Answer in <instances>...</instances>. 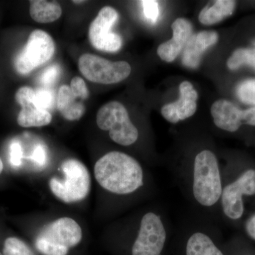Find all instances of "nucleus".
<instances>
[{
  "label": "nucleus",
  "instance_id": "obj_1",
  "mask_svg": "<svg viewBox=\"0 0 255 255\" xmlns=\"http://www.w3.org/2000/svg\"><path fill=\"white\" fill-rule=\"evenodd\" d=\"M97 182L110 192L128 194L143 184V172L140 164L131 156L112 151L101 157L95 165Z\"/></svg>",
  "mask_w": 255,
  "mask_h": 255
},
{
  "label": "nucleus",
  "instance_id": "obj_2",
  "mask_svg": "<svg viewBox=\"0 0 255 255\" xmlns=\"http://www.w3.org/2000/svg\"><path fill=\"white\" fill-rule=\"evenodd\" d=\"M222 192L221 174L216 155L210 150L201 151L194 161V198L202 206H212L219 200Z\"/></svg>",
  "mask_w": 255,
  "mask_h": 255
},
{
  "label": "nucleus",
  "instance_id": "obj_3",
  "mask_svg": "<svg viewBox=\"0 0 255 255\" xmlns=\"http://www.w3.org/2000/svg\"><path fill=\"white\" fill-rule=\"evenodd\" d=\"M65 178L50 179L49 187L53 194L63 202H78L83 200L90 193L91 179L85 164L75 159H69L62 164Z\"/></svg>",
  "mask_w": 255,
  "mask_h": 255
},
{
  "label": "nucleus",
  "instance_id": "obj_4",
  "mask_svg": "<svg viewBox=\"0 0 255 255\" xmlns=\"http://www.w3.org/2000/svg\"><path fill=\"white\" fill-rule=\"evenodd\" d=\"M97 124L101 130L110 131L111 139L119 145H132L138 137V130L130 120L127 109L116 101L101 107L97 114Z\"/></svg>",
  "mask_w": 255,
  "mask_h": 255
},
{
  "label": "nucleus",
  "instance_id": "obj_5",
  "mask_svg": "<svg viewBox=\"0 0 255 255\" xmlns=\"http://www.w3.org/2000/svg\"><path fill=\"white\" fill-rule=\"evenodd\" d=\"M78 68L89 81L103 85L123 81L131 73L130 65L127 62H112L90 53L80 56Z\"/></svg>",
  "mask_w": 255,
  "mask_h": 255
},
{
  "label": "nucleus",
  "instance_id": "obj_6",
  "mask_svg": "<svg viewBox=\"0 0 255 255\" xmlns=\"http://www.w3.org/2000/svg\"><path fill=\"white\" fill-rule=\"evenodd\" d=\"M55 51V45L52 37L43 30H34L16 56L15 68L18 73L26 75L51 59Z\"/></svg>",
  "mask_w": 255,
  "mask_h": 255
},
{
  "label": "nucleus",
  "instance_id": "obj_7",
  "mask_svg": "<svg viewBox=\"0 0 255 255\" xmlns=\"http://www.w3.org/2000/svg\"><path fill=\"white\" fill-rule=\"evenodd\" d=\"M119 16L117 10L111 6L100 9L89 28V40L96 49L112 53L121 49L122 38L112 31Z\"/></svg>",
  "mask_w": 255,
  "mask_h": 255
},
{
  "label": "nucleus",
  "instance_id": "obj_8",
  "mask_svg": "<svg viewBox=\"0 0 255 255\" xmlns=\"http://www.w3.org/2000/svg\"><path fill=\"white\" fill-rule=\"evenodd\" d=\"M166 231L160 218L154 213L142 217L132 255H159L165 244Z\"/></svg>",
  "mask_w": 255,
  "mask_h": 255
},
{
  "label": "nucleus",
  "instance_id": "obj_9",
  "mask_svg": "<svg viewBox=\"0 0 255 255\" xmlns=\"http://www.w3.org/2000/svg\"><path fill=\"white\" fill-rule=\"evenodd\" d=\"M255 194V170L251 169L223 189L221 196L225 214L231 219H240L244 211L242 195Z\"/></svg>",
  "mask_w": 255,
  "mask_h": 255
},
{
  "label": "nucleus",
  "instance_id": "obj_10",
  "mask_svg": "<svg viewBox=\"0 0 255 255\" xmlns=\"http://www.w3.org/2000/svg\"><path fill=\"white\" fill-rule=\"evenodd\" d=\"M215 125L226 131L235 132L242 124L255 126V107L241 110L226 100L216 101L211 109Z\"/></svg>",
  "mask_w": 255,
  "mask_h": 255
},
{
  "label": "nucleus",
  "instance_id": "obj_11",
  "mask_svg": "<svg viewBox=\"0 0 255 255\" xmlns=\"http://www.w3.org/2000/svg\"><path fill=\"white\" fill-rule=\"evenodd\" d=\"M82 238L80 225L73 219L64 217L44 226L36 239L69 250L78 245Z\"/></svg>",
  "mask_w": 255,
  "mask_h": 255
},
{
  "label": "nucleus",
  "instance_id": "obj_12",
  "mask_svg": "<svg viewBox=\"0 0 255 255\" xmlns=\"http://www.w3.org/2000/svg\"><path fill=\"white\" fill-rule=\"evenodd\" d=\"M36 91L30 87H20L15 100L21 106L17 123L23 128L45 127L50 124L52 116L48 110L38 108L34 104Z\"/></svg>",
  "mask_w": 255,
  "mask_h": 255
},
{
  "label": "nucleus",
  "instance_id": "obj_13",
  "mask_svg": "<svg viewBox=\"0 0 255 255\" xmlns=\"http://www.w3.org/2000/svg\"><path fill=\"white\" fill-rule=\"evenodd\" d=\"M179 100L161 109L162 117L170 123L177 124L192 117L197 109L198 93L191 82H182L179 85Z\"/></svg>",
  "mask_w": 255,
  "mask_h": 255
},
{
  "label": "nucleus",
  "instance_id": "obj_14",
  "mask_svg": "<svg viewBox=\"0 0 255 255\" xmlns=\"http://www.w3.org/2000/svg\"><path fill=\"white\" fill-rule=\"evenodd\" d=\"M172 38L168 41L164 42L157 48L159 58L167 63L176 59L192 36V26L185 18L176 19L172 24Z\"/></svg>",
  "mask_w": 255,
  "mask_h": 255
},
{
  "label": "nucleus",
  "instance_id": "obj_15",
  "mask_svg": "<svg viewBox=\"0 0 255 255\" xmlns=\"http://www.w3.org/2000/svg\"><path fill=\"white\" fill-rule=\"evenodd\" d=\"M218 40L219 35L213 31H201L191 36L183 51V65L191 69L197 68L204 52L216 44Z\"/></svg>",
  "mask_w": 255,
  "mask_h": 255
},
{
  "label": "nucleus",
  "instance_id": "obj_16",
  "mask_svg": "<svg viewBox=\"0 0 255 255\" xmlns=\"http://www.w3.org/2000/svg\"><path fill=\"white\" fill-rule=\"evenodd\" d=\"M77 99L68 85L60 87L57 95L56 107L67 120H79L85 114V106Z\"/></svg>",
  "mask_w": 255,
  "mask_h": 255
},
{
  "label": "nucleus",
  "instance_id": "obj_17",
  "mask_svg": "<svg viewBox=\"0 0 255 255\" xmlns=\"http://www.w3.org/2000/svg\"><path fill=\"white\" fill-rule=\"evenodd\" d=\"M236 4V1L231 0H217L210 3L201 10L199 16V21L204 25L221 22L233 14Z\"/></svg>",
  "mask_w": 255,
  "mask_h": 255
},
{
  "label": "nucleus",
  "instance_id": "obj_18",
  "mask_svg": "<svg viewBox=\"0 0 255 255\" xmlns=\"http://www.w3.org/2000/svg\"><path fill=\"white\" fill-rule=\"evenodd\" d=\"M29 13L36 22L51 23L61 16L62 8L56 1L33 0L30 1Z\"/></svg>",
  "mask_w": 255,
  "mask_h": 255
},
{
  "label": "nucleus",
  "instance_id": "obj_19",
  "mask_svg": "<svg viewBox=\"0 0 255 255\" xmlns=\"http://www.w3.org/2000/svg\"><path fill=\"white\" fill-rule=\"evenodd\" d=\"M187 255H223L212 240L201 233H196L187 244Z\"/></svg>",
  "mask_w": 255,
  "mask_h": 255
},
{
  "label": "nucleus",
  "instance_id": "obj_20",
  "mask_svg": "<svg viewBox=\"0 0 255 255\" xmlns=\"http://www.w3.org/2000/svg\"><path fill=\"white\" fill-rule=\"evenodd\" d=\"M249 65L255 69V48H240L230 57L227 65L230 70H235L243 65Z\"/></svg>",
  "mask_w": 255,
  "mask_h": 255
},
{
  "label": "nucleus",
  "instance_id": "obj_21",
  "mask_svg": "<svg viewBox=\"0 0 255 255\" xmlns=\"http://www.w3.org/2000/svg\"><path fill=\"white\" fill-rule=\"evenodd\" d=\"M3 253L4 255H35L24 242L14 237L5 240Z\"/></svg>",
  "mask_w": 255,
  "mask_h": 255
},
{
  "label": "nucleus",
  "instance_id": "obj_22",
  "mask_svg": "<svg viewBox=\"0 0 255 255\" xmlns=\"http://www.w3.org/2000/svg\"><path fill=\"white\" fill-rule=\"evenodd\" d=\"M237 95L241 102L255 105V80H248L238 85Z\"/></svg>",
  "mask_w": 255,
  "mask_h": 255
},
{
  "label": "nucleus",
  "instance_id": "obj_23",
  "mask_svg": "<svg viewBox=\"0 0 255 255\" xmlns=\"http://www.w3.org/2000/svg\"><path fill=\"white\" fill-rule=\"evenodd\" d=\"M36 248L43 255H67L69 251L38 239L36 240Z\"/></svg>",
  "mask_w": 255,
  "mask_h": 255
},
{
  "label": "nucleus",
  "instance_id": "obj_24",
  "mask_svg": "<svg viewBox=\"0 0 255 255\" xmlns=\"http://www.w3.org/2000/svg\"><path fill=\"white\" fill-rule=\"evenodd\" d=\"M53 95L51 92L45 89L36 90L34 104L38 108L47 110L53 105Z\"/></svg>",
  "mask_w": 255,
  "mask_h": 255
},
{
  "label": "nucleus",
  "instance_id": "obj_25",
  "mask_svg": "<svg viewBox=\"0 0 255 255\" xmlns=\"http://www.w3.org/2000/svg\"><path fill=\"white\" fill-rule=\"evenodd\" d=\"M70 87L73 95L77 98L83 100H87L90 95V92L87 88L86 83L84 81L83 79L80 77H75L72 79Z\"/></svg>",
  "mask_w": 255,
  "mask_h": 255
},
{
  "label": "nucleus",
  "instance_id": "obj_26",
  "mask_svg": "<svg viewBox=\"0 0 255 255\" xmlns=\"http://www.w3.org/2000/svg\"><path fill=\"white\" fill-rule=\"evenodd\" d=\"M143 12L145 17L151 23H155L159 18V3L155 0H143L141 1Z\"/></svg>",
  "mask_w": 255,
  "mask_h": 255
},
{
  "label": "nucleus",
  "instance_id": "obj_27",
  "mask_svg": "<svg viewBox=\"0 0 255 255\" xmlns=\"http://www.w3.org/2000/svg\"><path fill=\"white\" fill-rule=\"evenodd\" d=\"M60 68L59 65L54 64L47 67L40 76V82L43 85H50L55 83L57 79L59 78Z\"/></svg>",
  "mask_w": 255,
  "mask_h": 255
},
{
  "label": "nucleus",
  "instance_id": "obj_28",
  "mask_svg": "<svg viewBox=\"0 0 255 255\" xmlns=\"http://www.w3.org/2000/svg\"><path fill=\"white\" fill-rule=\"evenodd\" d=\"M23 150L21 144L18 141L12 142L10 145L9 161L10 163L14 167L21 165L22 161Z\"/></svg>",
  "mask_w": 255,
  "mask_h": 255
},
{
  "label": "nucleus",
  "instance_id": "obj_29",
  "mask_svg": "<svg viewBox=\"0 0 255 255\" xmlns=\"http://www.w3.org/2000/svg\"><path fill=\"white\" fill-rule=\"evenodd\" d=\"M46 151L44 147L41 145H37L33 150L31 155V159L35 164L40 167H43L46 162Z\"/></svg>",
  "mask_w": 255,
  "mask_h": 255
},
{
  "label": "nucleus",
  "instance_id": "obj_30",
  "mask_svg": "<svg viewBox=\"0 0 255 255\" xmlns=\"http://www.w3.org/2000/svg\"><path fill=\"white\" fill-rule=\"evenodd\" d=\"M247 231L252 238L255 240V215L247 223Z\"/></svg>",
  "mask_w": 255,
  "mask_h": 255
},
{
  "label": "nucleus",
  "instance_id": "obj_31",
  "mask_svg": "<svg viewBox=\"0 0 255 255\" xmlns=\"http://www.w3.org/2000/svg\"><path fill=\"white\" fill-rule=\"evenodd\" d=\"M3 168H4V165H3L2 160L0 158V174H1V172H2Z\"/></svg>",
  "mask_w": 255,
  "mask_h": 255
},
{
  "label": "nucleus",
  "instance_id": "obj_32",
  "mask_svg": "<svg viewBox=\"0 0 255 255\" xmlns=\"http://www.w3.org/2000/svg\"><path fill=\"white\" fill-rule=\"evenodd\" d=\"M74 3H80V2H84V1H73Z\"/></svg>",
  "mask_w": 255,
  "mask_h": 255
},
{
  "label": "nucleus",
  "instance_id": "obj_33",
  "mask_svg": "<svg viewBox=\"0 0 255 255\" xmlns=\"http://www.w3.org/2000/svg\"><path fill=\"white\" fill-rule=\"evenodd\" d=\"M0 255H2V254H1V253H0Z\"/></svg>",
  "mask_w": 255,
  "mask_h": 255
},
{
  "label": "nucleus",
  "instance_id": "obj_34",
  "mask_svg": "<svg viewBox=\"0 0 255 255\" xmlns=\"http://www.w3.org/2000/svg\"></svg>",
  "mask_w": 255,
  "mask_h": 255
}]
</instances>
